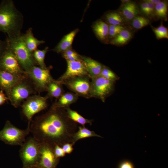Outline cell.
Wrapping results in <instances>:
<instances>
[{
	"instance_id": "1",
	"label": "cell",
	"mask_w": 168,
	"mask_h": 168,
	"mask_svg": "<svg viewBox=\"0 0 168 168\" xmlns=\"http://www.w3.org/2000/svg\"><path fill=\"white\" fill-rule=\"evenodd\" d=\"M33 137L40 143L60 147L72 143L77 124L67 115L65 109L52 105L45 113L36 117L30 124Z\"/></svg>"
},
{
	"instance_id": "2",
	"label": "cell",
	"mask_w": 168,
	"mask_h": 168,
	"mask_svg": "<svg viewBox=\"0 0 168 168\" xmlns=\"http://www.w3.org/2000/svg\"><path fill=\"white\" fill-rule=\"evenodd\" d=\"M24 22L21 13L15 7L12 0H3L0 4V32L7 34L9 38L22 34Z\"/></svg>"
},
{
	"instance_id": "3",
	"label": "cell",
	"mask_w": 168,
	"mask_h": 168,
	"mask_svg": "<svg viewBox=\"0 0 168 168\" xmlns=\"http://www.w3.org/2000/svg\"><path fill=\"white\" fill-rule=\"evenodd\" d=\"M8 47L15 55L19 64L26 72L37 64L33 53L28 50L24 42L22 34L16 37L9 38L7 37Z\"/></svg>"
},
{
	"instance_id": "4",
	"label": "cell",
	"mask_w": 168,
	"mask_h": 168,
	"mask_svg": "<svg viewBox=\"0 0 168 168\" xmlns=\"http://www.w3.org/2000/svg\"><path fill=\"white\" fill-rule=\"evenodd\" d=\"M40 142L34 137L28 138L21 146L19 155L23 167L36 166L40 158Z\"/></svg>"
},
{
	"instance_id": "5",
	"label": "cell",
	"mask_w": 168,
	"mask_h": 168,
	"mask_svg": "<svg viewBox=\"0 0 168 168\" xmlns=\"http://www.w3.org/2000/svg\"><path fill=\"white\" fill-rule=\"evenodd\" d=\"M51 69V66L43 68L35 65L26 72L27 78L37 92L46 91L48 84L54 79L50 73Z\"/></svg>"
},
{
	"instance_id": "6",
	"label": "cell",
	"mask_w": 168,
	"mask_h": 168,
	"mask_svg": "<svg viewBox=\"0 0 168 168\" xmlns=\"http://www.w3.org/2000/svg\"><path fill=\"white\" fill-rule=\"evenodd\" d=\"M30 125L25 129H19L9 121H7L2 129L0 131V140L11 145L21 146L30 133Z\"/></svg>"
},
{
	"instance_id": "7",
	"label": "cell",
	"mask_w": 168,
	"mask_h": 168,
	"mask_svg": "<svg viewBox=\"0 0 168 168\" xmlns=\"http://www.w3.org/2000/svg\"><path fill=\"white\" fill-rule=\"evenodd\" d=\"M91 79L90 98H97L104 102L114 92L116 82L100 76Z\"/></svg>"
},
{
	"instance_id": "8",
	"label": "cell",
	"mask_w": 168,
	"mask_h": 168,
	"mask_svg": "<svg viewBox=\"0 0 168 168\" xmlns=\"http://www.w3.org/2000/svg\"><path fill=\"white\" fill-rule=\"evenodd\" d=\"M36 93L32 83L27 77L13 87L9 100L11 105L16 108L31 94Z\"/></svg>"
},
{
	"instance_id": "9",
	"label": "cell",
	"mask_w": 168,
	"mask_h": 168,
	"mask_svg": "<svg viewBox=\"0 0 168 168\" xmlns=\"http://www.w3.org/2000/svg\"><path fill=\"white\" fill-rule=\"evenodd\" d=\"M46 96L35 95L28 98L21 105L22 112L28 120L30 125L33 116L45 110L48 106Z\"/></svg>"
},
{
	"instance_id": "10",
	"label": "cell",
	"mask_w": 168,
	"mask_h": 168,
	"mask_svg": "<svg viewBox=\"0 0 168 168\" xmlns=\"http://www.w3.org/2000/svg\"><path fill=\"white\" fill-rule=\"evenodd\" d=\"M88 76H79L67 79L61 83L78 96L90 98L91 81Z\"/></svg>"
},
{
	"instance_id": "11",
	"label": "cell",
	"mask_w": 168,
	"mask_h": 168,
	"mask_svg": "<svg viewBox=\"0 0 168 168\" xmlns=\"http://www.w3.org/2000/svg\"><path fill=\"white\" fill-rule=\"evenodd\" d=\"M54 147L46 143L40 142V158L37 166L39 168H56L59 162L60 158L55 155Z\"/></svg>"
},
{
	"instance_id": "12",
	"label": "cell",
	"mask_w": 168,
	"mask_h": 168,
	"mask_svg": "<svg viewBox=\"0 0 168 168\" xmlns=\"http://www.w3.org/2000/svg\"><path fill=\"white\" fill-rule=\"evenodd\" d=\"M0 69L16 75H26L8 45L7 50L0 58Z\"/></svg>"
},
{
	"instance_id": "13",
	"label": "cell",
	"mask_w": 168,
	"mask_h": 168,
	"mask_svg": "<svg viewBox=\"0 0 168 168\" xmlns=\"http://www.w3.org/2000/svg\"><path fill=\"white\" fill-rule=\"evenodd\" d=\"M27 77L26 75H17L0 69V88L9 99L13 87Z\"/></svg>"
},
{
	"instance_id": "14",
	"label": "cell",
	"mask_w": 168,
	"mask_h": 168,
	"mask_svg": "<svg viewBox=\"0 0 168 168\" xmlns=\"http://www.w3.org/2000/svg\"><path fill=\"white\" fill-rule=\"evenodd\" d=\"M66 61L67 64L66 70L64 74L57 80L58 81L61 83L67 79L75 77L89 76L82 59L77 61Z\"/></svg>"
},
{
	"instance_id": "15",
	"label": "cell",
	"mask_w": 168,
	"mask_h": 168,
	"mask_svg": "<svg viewBox=\"0 0 168 168\" xmlns=\"http://www.w3.org/2000/svg\"><path fill=\"white\" fill-rule=\"evenodd\" d=\"M81 56L90 78L99 76L104 65L90 58Z\"/></svg>"
},
{
	"instance_id": "16",
	"label": "cell",
	"mask_w": 168,
	"mask_h": 168,
	"mask_svg": "<svg viewBox=\"0 0 168 168\" xmlns=\"http://www.w3.org/2000/svg\"><path fill=\"white\" fill-rule=\"evenodd\" d=\"M78 30L76 29L65 35L52 50L58 53H62L71 49L74 38Z\"/></svg>"
},
{
	"instance_id": "17",
	"label": "cell",
	"mask_w": 168,
	"mask_h": 168,
	"mask_svg": "<svg viewBox=\"0 0 168 168\" xmlns=\"http://www.w3.org/2000/svg\"><path fill=\"white\" fill-rule=\"evenodd\" d=\"M25 44L30 52L32 53L38 49V47L45 42L43 40H39L34 36L32 31V28H29L25 34H22Z\"/></svg>"
},
{
	"instance_id": "18",
	"label": "cell",
	"mask_w": 168,
	"mask_h": 168,
	"mask_svg": "<svg viewBox=\"0 0 168 168\" xmlns=\"http://www.w3.org/2000/svg\"><path fill=\"white\" fill-rule=\"evenodd\" d=\"M78 96L73 92L64 93L52 105L56 107L66 109L69 107L71 105L76 102Z\"/></svg>"
},
{
	"instance_id": "19",
	"label": "cell",
	"mask_w": 168,
	"mask_h": 168,
	"mask_svg": "<svg viewBox=\"0 0 168 168\" xmlns=\"http://www.w3.org/2000/svg\"><path fill=\"white\" fill-rule=\"evenodd\" d=\"M63 85L57 80L53 79L47 86V93L45 96L48 99L54 98L58 99L64 93Z\"/></svg>"
},
{
	"instance_id": "20",
	"label": "cell",
	"mask_w": 168,
	"mask_h": 168,
	"mask_svg": "<svg viewBox=\"0 0 168 168\" xmlns=\"http://www.w3.org/2000/svg\"><path fill=\"white\" fill-rule=\"evenodd\" d=\"M93 29L96 36L102 41L106 40L109 36V25L101 21H97L93 26Z\"/></svg>"
},
{
	"instance_id": "21",
	"label": "cell",
	"mask_w": 168,
	"mask_h": 168,
	"mask_svg": "<svg viewBox=\"0 0 168 168\" xmlns=\"http://www.w3.org/2000/svg\"><path fill=\"white\" fill-rule=\"evenodd\" d=\"M94 137L102 138L94 131L90 130L85 126H78L77 130L73 135L72 143L74 145L77 141L80 139Z\"/></svg>"
},
{
	"instance_id": "22",
	"label": "cell",
	"mask_w": 168,
	"mask_h": 168,
	"mask_svg": "<svg viewBox=\"0 0 168 168\" xmlns=\"http://www.w3.org/2000/svg\"><path fill=\"white\" fill-rule=\"evenodd\" d=\"M65 109L68 117L77 124H79L82 126H85L87 124H89L90 125H92L93 122L92 120L84 118L77 112L71 109L69 107Z\"/></svg>"
},
{
	"instance_id": "23",
	"label": "cell",
	"mask_w": 168,
	"mask_h": 168,
	"mask_svg": "<svg viewBox=\"0 0 168 168\" xmlns=\"http://www.w3.org/2000/svg\"><path fill=\"white\" fill-rule=\"evenodd\" d=\"M131 32L128 30L124 29L110 41L111 44L122 45L127 43L132 38Z\"/></svg>"
},
{
	"instance_id": "24",
	"label": "cell",
	"mask_w": 168,
	"mask_h": 168,
	"mask_svg": "<svg viewBox=\"0 0 168 168\" xmlns=\"http://www.w3.org/2000/svg\"><path fill=\"white\" fill-rule=\"evenodd\" d=\"M48 51L49 47H46L44 49H37L33 53V57L37 65L43 68H47L44 62V59Z\"/></svg>"
},
{
	"instance_id": "25",
	"label": "cell",
	"mask_w": 168,
	"mask_h": 168,
	"mask_svg": "<svg viewBox=\"0 0 168 168\" xmlns=\"http://www.w3.org/2000/svg\"><path fill=\"white\" fill-rule=\"evenodd\" d=\"M105 18L109 25H121L124 22L122 16L117 12H112L107 14L105 16Z\"/></svg>"
},
{
	"instance_id": "26",
	"label": "cell",
	"mask_w": 168,
	"mask_h": 168,
	"mask_svg": "<svg viewBox=\"0 0 168 168\" xmlns=\"http://www.w3.org/2000/svg\"><path fill=\"white\" fill-rule=\"evenodd\" d=\"M150 21L147 18L142 16H136L132 19V25L135 28L140 29L148 26Z\"/></svg>"
},
{
	"instance_id": "27",
	"label": "cell",
	"mask_w": 168,
	"mask_h": 168,
	"mask_svg": "<svg viewBox=\"0 0 168 168\" xmlns=\"http://www.w3.org/2000/svg\"><path fill=\"white\" fill-rule=\"evenodd\" d=\"M168 12L167 3L166 2L161 1L155 5V13L158 17L165 18L166 17Z\"/></svg>"
},
{
	"instance_id": "28",
	"label": "cell",
	"mask_w": 168,
	"mask_h": 168,
	"mask_svg": "<svg viewBox=\"0 0 168 168\" xmlns=\"http://www.w3.org/2000/svg\"><path fill=\"white\" fill-rule=\"evenodd\" d=\"M100 76L114 82H116L119 79V76L114 72L105 66H104Z\"/></svg>"
},
{
	"instance_id": "29",
	"label": "cell",
	"mask_w": 168,
	"mask_h": 168,
	"mask_svg": "<svg viewBox=\"0 0 168 168\" xmlns=\"http://www.w3.org/2000/svg\"><path fill=\"white\" fill-rule=\"evenodd\" d=\"M156 38L158 39L168 38V30L166 27L161 23L158 27L152 28Z\"/></svg>"
},
{
	"instance_id": "30",
	"label": "cell",
	"mask_w": 168,
	"mask_h": 168,
	"mask_svg": "<svg viewBox=\"0 0 168 168\" xmlns=\"http://www.w3.org/2000/svg\"><path fill=\"white\" fill-rule=\"evenodd\" d=\"M62 54V56L66 61H74L82 60L81 55L71 49H68Z\"/></svg>"
},
{
	"instance_id": "31",
	"label": "cell",
	"mask_w": 168,
	"mask_h": 168,
	"mask_svg": "<svg viewBox=\"0 0 168 168\" xmlns=\"http://www.w3.org/2000/svg\"><path fill=\"white\" fill-rule=\"evenodd\" d=\"M137 7L134 3L129 2L124 4L121 9L123 16L125 17L134 8Z\"/></svg>"
},
{
	"instance_id": "32",
	"label": "cell",
	"mask_w": 168,
	"mask_h": 168,
	"mask_svg": "<svg viewBox=\"0 0 168 168\" xmlns=\"http://www.w3.org/2000/svg\"><path fill=\"white\" fill-rule=\"evenodd\" d=\"M117 168H135L133 164L129 160H123L118 164Z\"/></svg>"
},
{
	"instance_id": "33",
	"label": "cell",
	"mask_w": 168,
	"mask_h": 168,
	"mask_svg": "<svg viewBox=\"0 0 168 168\" xmlns=\"http://www.w3.org/2000/svg\"><path fill=\"white\" fill-rule=\"evenodd\" d=\"M54 151L55 155L58 158L64 157L66 155V153L62 147L58 145H56L54 146Z\"/></svg>"
},
{
	"instance_id": "34",
	"label": "cell",
	"mask_w": 168,
	"mask_h": 168,
	"mask_svg": "<svg viewBox=\"0 0 168 168\" xmlns=\"http://www.w3.org/2000/svg\"><path fill=\"white\" fill-rule=\"evenodd\" d=\"M8 48V43L7 40H2L0 39V58L7 50Z\"/></svg>"
},
{
	"instance_id": "35",
	"label": "cell",
	"mask_w": 168,
	"mask_h": 168,
	"mask_svg": "<svg viewBox=\"0 0 168 168\" xmlns=\"http://www.w3.org/2000/svg\"><path fill=\"white\" fill-rule=\"evenodd\" d=\"M73 144L70 143H67L63 144L61 147L64 152L66 154H71L73 151Z\"/></svg>"
},
{
	"instance_id": "36",
	"label": "cell",
	"mask_w": 168,
	"mask_h": 168,
	"mask_svg": "<svg viewBox=\"0 0 168 168\" xmlns=\"http://www.w3.org/2000/svg\"><path fill=\"white\" fill-rule=\"evenodd\" d=\"M142 11L146 15L150 16L149 8L147 2L145 1H144L141 4L140 6Z\"/></svg>"
},
{
	"instance_id": "37",
	"label": "cell",
	"mask_w": 168,
	"mask_h": 168,
	"mask_svg": "<svg viewBox=\"0 0 168 168\" xmlns=\"http://www.w3.org/2000/svg\"><path fill=\"white\" fill-rule=\"evenodd\" d=\"M138 13V10L137 7L133 9L128 15L125 18L127 20H132L134 17L136 16Z\"/></svg>"
},
{
	"instance_id": "38",
	"label": "cell",
	"mask_w": 168,
	"mask_h": 168,
	"mask_svg": "<svg viewBox=\"0 0 168 168\" xmlns=\"http://www.w3.org/2000/svg\"><path fill=\"white\" fill-rule=\"evenodd\" d=\"M123 30L124 29H117L109 30V36L113 39L118 35L120 32Z\"/></svg>"
},
{
	"instance_id": "39",
	"label": "cell",
	"mask_w": 168,
	"mask_h": 168,
	"mask_svg": "<svg viewBox=\"0 0 168 168\" xmlns=\"http://www.w3.org/2000/svg\"><path fill=\"white\" fill-rule=\"evenodd\" d=\"M9 100L8 97L2 90L0 91V105L4 104L7 100Z\"/></svg>"
},
{
	"instance_id": "40",
	"label": "cell",
	"mask_w": 168,
	"mask_h": 168,
	"mask_svg": "<svg viewBox=\"0 0 168 168\" xmlns=\"http://www.w3.org/2000/svg\"><path fill=\"white\" fill-rule=\"evenodd\" d=\"M145 1L147 2L148 5L150 16H152L155 12V5L147 0Z\"/></svg>"
},
{
	"instance_id": "41",
	"label": "cell",
	"mask_w": 168,
	"mask_h": 168,
	"mask_svg": "<svg viewBox=\"0 0 168 168\" xmlns=\"http://www.w3.org/2000/svg\"><path fill=\"white\" fill-rule=\"evenodd\" d=\"M148 1L151 2L155 5H156L160 3L161 1L160 0H147Z\"/></svg>"
},
{
	"instance_id": "42",
	"label": "cell",
	"mask_w": 168,
	"mask_h": 168,
	"mask_svg": "<svg viewBox=\"0 0 168 168\" xmlns=\"http://www.w3.org/2000/svg\"><path fill=\"white\" fill-rule=\"evenodd\" d=\"M23 168H39L37 166L29 167H23Z\"/></svg>"
}]
</instances>
